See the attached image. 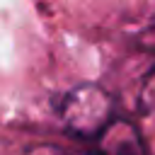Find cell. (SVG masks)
Segmentation results:
<instances>
[{
	"instance_id": "6da1fadb",
	"label": "cell",
	"mask_w": 155,
	"mask_h": 155,
	"mask_svg": "<svg viewBox=\"0 0 155 155\" xmlns=\"http://www.w3.org/2000/svg\"><path fill=\"white\" fill-rule=\"evenodd\" d=\"M61 116L75 136L99 138L114 121V102L97 85H80L65 94Z\"/></svg>"
},
{
	"instance_id": "7a4b0ae2",
	"label": "cell",
	"mask_w": 155,
	"mask_h": 155,
	"mask_svg": "<svg viewBox=\"0 0 155 155\" xmlns=\"http://www.w3.org/2000/svg\"><path fill=\"white\" fill-rule=\"evenodd\" d=\"M97 140L99 155H150L140 131L124 119H114Z\"/></svg>"
},
{
	"instance_id": "3957f363",
	"label": "cell",
	"mask_w": 155,
	"mask_h": 155,
	"mask_svg": "<svg viewBox=\"0 0 155 155\" xmlns=\"http://www.w3.org/2000/svg\"><path fill=\"white\" fill-rule=\"evenodd\" d=\"M140 107L143 111L153 114L155 116V68L148 73L145 82H143V90H140Z\"/></svg>"
},
{
	"instance_id": "277c9868",
	"label": "cell",
	"mask_w": 155,
	"mask_h": 155,
	"mask_svg": "<svg viewBox=\"0 0 155 155\" xmlns=\"http://www.w3.org/2000/svg\"><path fill=\"white\" fill-rule=\"evenodd\" d=\"M29 155H90V153H75V150H65L58 145H41V148L29 150Z\"/></svg>"
}]
</instances>
